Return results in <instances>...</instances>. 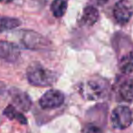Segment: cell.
Masks as SVG:
<instances>
[{
	"mask_svg": "<svg viewBox=\"0 0 133 133\" xmlns=\"http://www.w3.org/2000/svg\"><path fill=\"white\" fill-rule=\"evenodd\" d=\"M26 77L31 85L37 87H48L57 81V74L46 69L39 63L30 65L26 70Z\"/></svg>",
	"mask_w": 133,
	"mask_h": 133,
	"instance_id": "cell-1",
	"label": "cell"
},
{
	"mask_svg": "<svg viewBox=\"0 0 133 133\" xmlns=\"http://www.w3.org/2000/svg\"><path fill=\"white\" fill-rule=\"evenodd\" d=\"M21 45L31 50H42L48 48L50 43L48 39L37 32L32 30H20L17 32Z\"/></svg>",
	"mask_w": 133,
	"mask_h": 133,
	"instance_id": "cell-2",
	"label": "cell"
},
{
	"mask_svg": "<svg viewBox=\"0 0 133 133\" xmlns=\"http://www.w3.org/2000/svg\"><path fill=\"white\" fill-rule=\"evenodd\" d=\"M108 90V82L102 78L89 79L81 86V94L89 100L102 98Z\"/></svg>",
	"mask_w": 133,
	"mask_h": 133,
	"instance_id": "cell-3",
	"label": "cell"
},
{
	"mask_svg": "<svg viewBox=\"0 0 133 133\" xmlns=\"http://www.w3.org/2000/svg\"><path fill=\"white\" fill-rule=\"evenodd\" d=\"M110 120L114 129H125L133 122L132 111L127 106H118L113 109Z\"/></svg>",
	"mask_w": 133,
	"mask_h": 133,
	"instance_id": "cell-4",
	"label": "cell"
},
{
	"mask_svg": "<svg viewBox=\"0 0 133 133\" xmlns=\"http://www.w3.org/2000/svg\"><path fill=\"white\" fill-rule=\"evenodd\" d=\"M113 16L119 24L128 23L133 16V6L129 0H119L115 4Z\"/></svg>",
	"mask_w": 133,
	"mask_h": 133,
	"instance_id": "cell-5",
	"label": "cell"
},
{
	"mask_svg": "<svg viewBox=\"0 0 133 133\" xmlns=\"http://www.w3.org/2000/svg\"><path fill=\"white\" fill-rule=\"evenodd\" d=\"M65 96L57 89H49L39 99V105L42 109H49L58 108L64 103Z\"/></svg>",
	"mask_w": 133,
	"mask_h": 133,
	"instance_id": "cell-6",
	"label": "cell"
},
{
	"mask_svg": "<svg viewBox=\"0 0 133 133\" xmlns=\"http://www.w3.org/2000/svg\"><path fill=\"white\" fill-rule=\"evenodd\" d=\"M20 56V49L16 44L8 41H0V59L6 62H15Z\"/></svg>",
	"mask_w": 133,
	"mask_h": 133,
	"instance_id": "cell-7",
	"label": "cell"
},
{
	"mask_svg": "<svg viewBox=\"0 0 133 133\" xmlns=\"http://www.w3.org/2000/svg\"><path fill=\"white\" fill-rule=\"evenodd\" d=\"M10 96L12 98L16 107L22 109L23 111H28L31 108L32 101L29 96L24 91H21L17 89H11Z\"/></svg>",
	"mask_w": 133,
	"mask_h": 133,
	"instance_id": "cell-8",
	"label": "cell"
},
{
	"mask_svg": "<svg viewBox=\"0 0 133 133\" xmlns=\"http://www.w3.org/2000/svg\"><path fill=\"white\" fill-rule=\"evenodd\" d=\"M99 17V14L96 8L91 6H88L84 8L83 14L81 16V18L79 19L80 26H91L96 24Z\"/></svg>",
	"mask_w": 133,
	"mask_h": 133,
	"instance_id": "cell-9",
	"label": "cell"
},
{
	"mask_svg": "<svg viewBox=\"0 0 133 133\" xmlns=\"http://www.w3.org/2000/svg\"><path fill=\"white\" fill-rule=\"evenodd\" d=\"M118 95L121 100L125 102L133 101V80L127 79L120 84L118 89Z\"/></svg>",
	"mask_w": 133,
	"mask_h": 133,
	"instance_id": "cell-10",
	"label": "cell"
},
{
	"mask_svg": "<svg viewBox=\"0 0 133 133\" xmlns=\"http://www.w3.org/2000/svg\"><path fill=\"white\" fill-rule=\"evenodd\" d=\"M118 68L124 74L133 72V52H128L122 56L118 62Z\"/></svg>",
	"mask_w": 133,
	"mask_h": 133,
	"instance_id": "cell-11",
	"label": "cell"
},
{
	"mask_svg": "<svg viewBox=\"0 0 133 133\" xmlns=\"http://www.w3.org/2000/svg\"><path fill=\"white\" fill-rule=\"evenodd\" d=\"M3 114L6 117H8L9 119L17 120L19 123L23 124V125L28 124V119H26V117L21 112H19V111L16 109L15 106H13V105H8V107L4 109Z\"/></svg>",
	"mask_w": 133,
	"mask_h": 133,
	"instance_id": "cell-12",
	"label": "cell"
},
{
	"mask_svg": "<svg viewBox=\"0 0 133 133\" xmlns=\"http://www.w3.org/2000/svg\"><path fill=\"white\" fill-rule=\"evenodd\" d=\"M21 25V21L17 18L8 17H0V32L8 31L17 28Z\"/></svg>",
	"mask_w": 133,
	"mask_h": 133,
	"instance_id": "cell-13",
	"label": "cell"
},
{
	"mask_svg": "<svg viewBox=\"0 0 133 133\" xmlns=\"http://www.w3.org/2000/svg\"><path fill=\"white\" fill-rule=\"evenodd\" d=\"M66 6H68V3L66 0H53L50 8L54 17H61L66 13Z\"/></svg>",
	"mask_w": 133,
	"mask_h": 133,
	"instance_id": "cell-14",
	"label": "cell"
},
{
	"mask_svg": "<svg viewBox=\"0 0 133 133\" xmlns=\"http://www.w3.org/2000/svg\"><path fill=\"white\" fill-rule=\"evenodd\" d=\"M82 133H102V132H101V129L98 127L92 125V124H89V125H87L84 128Z\"/></svg>",
	"mask_w": 133,
	"mask_h": 133,
	"instance_id": "cell-15",
	"label": "cell"
},
{
	"mask_svg": "<svg viewBox=\"0 0 133 133\" xmlns=\"http://www.w3.org/2000/svg\"><path fill=\"white\" fill-rule=\"evenodd\" d=\"M96 1L99 5H103V4H105V3H107L108 1H109V0H96Z\"/></svg>",
	"mask_w": 133,
	"mask_h": 133,
	"instance_id": "cell-16",
	"label": "cell"
},
{
	"mask_svg": "<svg viewBox=\"0 0 133 133\" xmlns=\"http://www.w3.org/2000/svg\"><path fill=\"white\" fill-rule=\"evenodd\" d=\"M4 88H5V84L3 83V82H0V94L4 90Z\"/></svg>",
	"mask_w": 133,
	"mask_h": 133,
	"instance_id": "cell-17",
	"label": "cell"
},
{
	"mask_svg": "<svg viewBox=\"0 0 133 133\" xmlns=\"http://www.w3.org/2000/svg\"><path fill=\"white\" fill-rule=\"evenodd\" d=\"M13 0H0V3H4V4H8V3L12 2Z\"/></svg>",
	"mask_w": 133,
	"mask_h": 133,
	"instance_id": "cell-18",
	"label": "cell"
}]
</instances>
